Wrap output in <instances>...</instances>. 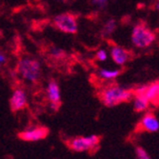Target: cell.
I'll use <instances>...</instances> for the list:
<instances>
[{
	"instance_id": "cell-9",
	"label": "cell",
	"mask_w": 159,
	"mask_h": 159,
	"mask_svg": "<svg viewBox=\"0 0 159 159\" xmlns=\"http://www.w3.org/2000/svg\"><path fill=\"white\" fill-rule=\"evenodd\" d=\"M47 96L50 104H55L60 106L61 103V94L59 86L56 81L51 80L47 87Z\"/></svg>"
},
{
	"instance_id": "cell-3",
	"label": "cell",
	"mask_w": 159,
	"mask_h": 159,
	"mask_svg": "<svg viewBox=\"0 0 159 159\" xmlns=\"http://www.w3.org/2000/svg\"><path fill=\"white\" fill-rule=\"evenodd\" d=\"M100 137L96 134H91L86 136H77L71 138L68 142L69 148L75 152H92L99 146Z\"/></svg>"
},
{
	"instance_id": "cell-6",
	"label": "cell",
	"mask_w": 159,
	"mask_h": 159,
	"mask_svg": "<svg viewBox=\"0 0 159 159\" xmlns=\"http://www.w3.org/2000/svg\"><path fill=\"white\" fill-rule=\"evenodd\" d=\"M49 134V129L45 127H31L24 129L23 132L19 133L18 136L20 139L28 142H36L42 139H45Z\"/></svg>"
},
{
	"instance_id": "cell-4",
	"label": "cell",
	"mask_w": 159,
	"mask_h": 159,
	"mask_svg": "<svg viewBox=\"0 0 159 159\" xmlns=\"http://www.w3.org/2000/svg\"><path fill=\"white\" fill-rule=\"evenodd\" d=\"M18 74L29 82H36L41 74V67L38 61L31 58H23L17 64Z\"/></svg>"
},
{
	"instance_id": "cell-8",
	"label": "cell",
	"mask_w": 159,
	"mask_h": 159,
	"mask_svg": "<svg viewBox=\"0 0 159 159\" xmlns=\"http://www.w3.org/2000/svg\"><path fill=\"white\" fill-rule=\"evenodd\" d=\"M28 98L24 90L16 89L10 98V107L12 111H19L27 106Z\"/></svg>"
},
{
	"instance_id": "cell-18",
	"label": "cell",
	"mask_w": 159,
	"mask_h": 159,
	"mask_svg": "<svg viewBox=\"0 0 159 159\" xmlns=\"http://www.w3.org/2000/svg\"><path fill=\"white\" fill-rule=\"evenodd\" d=\"M109 0H92L93 4L100 7V8H103L104 6H106V4L108 3Z\"/></svg>"
},
{
	"instance_id": "cell-14",
	"label": "cell",
	"mask_w": 159,
	"mask_h": 159,
	"mask_svg": "<svg viewBox=\"0 0 159 159\" xmlns=\"http://www.w3.org/2000/svg\"><path fill=\"white\" fill-rule=\"evenodd\" d=\"M115 28H116V22H115V20L114 19H109L103 28V31H102L103 35L108 36V35L111 34L113 33V31L115 30Z\"/></svg>"
},
{
	"instance_id": "cell-10",
	"label": "cell",
	"mask_w": 159,
	"mask_h": 159,
	"mask_svg": "<svg viewBox=\"0 0 159 159\" xmlns=\"http://www.w3.org/2000/svg\"><path fill=\"white\" fill-rule=\"evenodd\" d=\"M111 55L112 60L117 65H124L129 59V52L118 46H114L111 50Z\"/></svg>"
},
{
	"instance_id": "cell-11",
	"label": "cell",
	"mask_w": 159,
	"mask_h": 159,
	"mask_svg": "<svg viewBox=\"0 0 159 159\" xmlns=\"http://www.w3.org/2000/svg\"><path fill=\"white\" fill-rule=\"evenodd\" d=\"M144 95L149 100V102L151 104L157 105L159 99V82L154 81L150 85H147V89Z\"/></svg>"
},
{
	"instance_id": "cell-1",
	"label": "cell",
	"mask_w": 159,
	"mask_h": 159,
	"mask_svg": "<svg viewBox=\"0 0 159 159\" xmlns=\"http://www.w3.org/2000/svg\"><path fill=\"white\" fill-rule=\"evenodd\" d=\"M134 96L133 91L118 85H110L100 92V100L106 107L112 108L129 102Z\"/></svg>"
},
{
	"instance_id": "cell-2",
	"label": "cell",
	"mask_w": 159,
	"mask_h": 159,
	"mask_svg": "<svg viewBox=\"0 0 159 159\" xmlns=\"http://www.w3.org/2000/svg\"><path fill=\"white\" fill-rule=\"evenodd\" d=\"M156 39L155 34L145 24L139 23L134 26L132 33V41L137 48L143 49L152 45Z\"/></svg>"
},
{
	"instance_id": "cell-20",
	"label": "cell",
	"mask_w": 159,
	"mask_h": 159,
	"mask_svg": "<svg viewBox=\"0 0 159 159\" xmlns=\"http://www.w3.org/2000/svg\"><path fill=\"white\" fill-rule=\"evenodd\" d=\"M59 1H63V2H65V1H67V0H59Z\"/></svg>"
},
{
	"instance_id": "cell-12",
	"label": "cell",
	"mask_w": 159,
	"mask_h": 159,
	"mask_svg": "<svg viewBox=\"0 0 159 159\" xmlns=\"http://www.w3.org/2000/svg\"><path fill=\"white\" fill-rule=\"evenodd\" d=\"M134 109L137 112L146 111L150 107L149 100L145 97V95H134Z\"/></svg>"
},
{
	"instance_id": "cell-15",
	"label": "cell",
	"mask_w": 159,
	"mask_h": 159,
	"mask_svg": "<svg viewBox=\"0 0 159 159\" xmlns=\"http://www.w3.org/2000/svg\"><path fill=\"white\" fill-rule=\"evenodd\" d=\"M135 155H136V159H152V157L147 152V151L141 147H136Z\"/></svg>"
},
{
	"instance_id": "cell-19",
	"label": "cell",
	"mask_w": 159,
	"mask_h": 159,
	"mask_svg": "<svg viewBox=\"0 0 159 159\" xmlns=\"http://www.w3.org/2000/svg\"><path fill=\"white\" fill-rule=\"evenodd\" d=\"M5 61V57L3 56V55H1V54H0V64H1V63H3Z\"/></svg>"
},
{
	"instance_id": "cell-17",
	"label": "cell",
	"mask_w": 159,
	"mask_h": 159,
	"mask_svg": "<svg viewBox=\"0 0 159 159\" xmlns=\"http://www.w3.org/2000/svg\"><path fill=\"white\" fill-rule=\"evenodd\" d=\"M96 57L100 61H105L107 59V53H106V52L104 50H100V51L97 52Z\"/></svg>"
},
{
	"instance_id": "cell-16",
	"label": "cell",
	"mask_w": 159,
	"mask_h": 159,
	"mask_svg": "<svg viewBox=\"0 0 159 159\" xmlns=\"http://www.w3.org/2000/svg\"><path fill=\"white\" fill-rule=\"evenodd\" d=\"M50 54L54 57V58H62V57L65 55V52L59 48H52L50 51Z\"/></svg>"
},
{
	"instance_id": "cell-5",
	"label": "cell",
	"mask_w": 159,
	"mask_h": 159,
	"mask_svg": "<svg viewBox=\"0 0 159 159\" xmlns=\"http://www.w3.org/2000/svg\"><path fill=\"white\" fill-rule=\"evenodd\" d=\"M54 26L66 34H76L78 30L77 18L70 12H64L56 16L53 19Z\"/></svg>"
},
{
	"instance_id": "cell-13",
	"label": "cell",
	"mask_w": 159,
	"mask_h": 159,
	"mask_svg": "<svg viewBox=\"0 0 159 159\" xmlns=\"http://www.w3.org/2000/svg\"><path fill=\"white\" fill-rule=\"evenodd\" d=\"M120 73H121L120 70H109L102 69L98 71V76L105 80H111L116 78L120 75Z\"/></svg>"
},
{
	"instance_id": "cell-7",
	"label": "cell",
	"mask_w": 159,
	"mask_h": 159,
	"mask_svg": "<svg viewBox=\"0 0 159 159\" xmlns=\"http://www.w3.org/2000/svg\"><path fill=\"white\" fill-rule=\"evenodd\" d=\"M139 129L147 133H157L159 129V121L153 112H147L143 115L139 122Z\"/></svg>"
}]
</instances>
